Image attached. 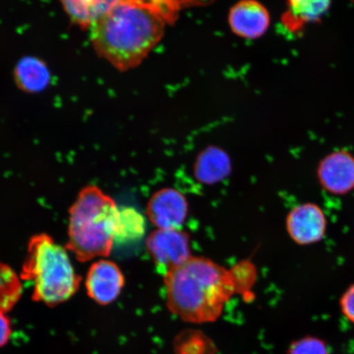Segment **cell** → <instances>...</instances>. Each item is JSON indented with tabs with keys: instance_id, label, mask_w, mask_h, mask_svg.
Wrapping results in <instances>:
<instances>
[{
	"instance_id": "cell-18",
	"label": "cell",
	"mask_w": 354,
	"mask_h": 354,
	"mask_svg": "<svg viewBox=\"0 0 354 354\" xmlns=\"http://www.w3.org/2000/svg\"><path fill=\"white\" fill-rule=\"evenodd\" d=\"M192 340L193 342H190L189 335H187V340H183V343L178 342V344L176 345L177 348V354H203V352L209 351V348H206L209 346V340H207L205 337V335L201 334L198 335V338L196 339L197 332H194V333H192Z\"/></svg>"
},
{
	"instance_id": "cell-17",
	"label": "cell",
	"mask_w": 354,
	"mask_h": 354,
	"mask_svg": "<svg viewBox=\"0 0 354 354\" xmlns=\"http://www.w3.org/2000/svg\"><path fill=\"white\" fill-rule=\"evenodd\" d=\"M288 354H330L328 347L323 340L306 336L290 344Z\"/></svg>"
},
{
	"instance_id": "cell-7",
	"label": "cell",
	"mask_w": 354,
	"mask_h": 354,
	"mask_svg": "<svg viewBox=\"0 0 354 354\" xmlns=\"http://www.w3.org/2000/svg\"><path fill=\"white\" fill-rule=\"evenodd\" d=\"M286 227L292 240L299 245L317 243L325 236L327 220L324 212L314 203L295 207L287 216Z\"/></svg>"
},
{
	"instance_id": "cell-20",
	"label": "cell",
	"mask_w": 354,
	"mask_h": 354,
	"mask_svg": "<svg viewBox=\"0 0 354 354\" xmlns=\"http://www.w3.org/2000/svg\"><path fill=\"white\" fill-rule=\"evenodd\" d=\"M12 335V325L6 313L0 312V348L6 345Z\"/></svg>"
},
{
	"instance_id": "cell-12",
	"label": "cell",
	"mask_w": 354,
	"mask_h": 354,
	"mask_svg": "<svg viewBox=\"0 0 354 354\" xmlns=\"http://www.w3.org/2000/svg\"><path fill=\"white\" fill-rule=\"evenodd\" d=\"M330 3L331 0H287L283 24L291 32H299L305 26L319 21Z\"/></svg>"
},
{
	"instance_id": "cell-9",
	"label": "cell",
	"mask_w": 354,
	"mask_h": 354,
	"mask_svg": "<svg viewBox=\"0 0 354 354\" xmlns=\"http://www.w3.org/2000/svg\"><path fill=\"white\" fill-rule=\"evenodd\" d=\"M317 178L327 192L343 196L354 189V157L347 151H335L322 159Z\"/></svg>"
},
{
	"instance_id": "cell-1",
	"label": "cell",
	"mask_w": 354,
	"mask_h": 354,
	"mask_svg": "<svg viewBox=\"0 0 354 354\" xmlns=\"http://www.w3.org/2000/svg\"><path fill=\"white\" fill-rule=\"evenodd\" d=\"M175 13L171 0H119L90 26L96 50L113 66H138L157 46Z\"/></svg>"
},
{
	"instance_id": "cell-4",
	"label": "cell",
	"mask_w": 354,
	"mask_h": 354,
	"mask_svg": "<svg viewBox=\"0 0 354 354\" xmlns=\"http://www.w3.org/2000/svg\"><path fill=\"white\" fill-rule=\"evenodd\" d=\"M21 278L32 282L35 301L50 307L72 298L82 281L68 251L46 234L30 239Z\"/></svg>"
},
{
	"instance_id": "cell-6",
	"label": "cell",
	"mask_w": 354,
	"mask_h": 354,
	"mask_svg": "<svg viewBox=\"0 0 354 354\" xmlns=\"http://www.w3.org/2000/svg\"><path fill=\"white\" fill-rule=\"evenodd\" d=\"M124 286L123 273L112 261L100 259L88 269L86 281L87 294L97 304L113 303L120 295Z\"/></svg>"
},
{
	"instance_id": "cell-10",
	"label": "cell",
	"mask_w": 354,
	"mask_h": 354,
	"mask_svg": "<svg viewBox=\"0 0 354 354\" xmlns=\"http://www.w3.org/2000/svg\"><path fill=\"white\" fill-rule=\"evenodd\" d=\"M228 22L238 37L256 39L268 32L271 17L267 8L257 0H241L230 10Z\"/></svg>"
},
{
	"instance_id": "cell-13",
	"label": "cell",
	"mask_w": 354,
	"mask_h": 354,
	"mask_svg": "<svg viewBox=\"0 0 354 354\" xmlns=\"http://www.w3.org/2000/svg\"><path fill=\"white\" fill-rule=\"evenodd\" d=\"M119 0H61L66 12L80 26H90L116 6Z\"/></svg>"
},
{
	"instance_id": "cell-3",
	"label": "cell",
	"mask_w": 354,
	"mask_h": 354,
	"mask_svg": "<svg viewBox=\"0 0 354 354\" xmlns=\"http://www.w3.org/2000/svg\"><path fill=\"white\" fill-rule=\"evenodd\" d=\"M120 209L95 185L82 189L70 209L66 248L80 262L108 257L113 250Z\"/></svg>"
},
{
	"instance_id": "cell-5",
	"label": "cell",
	"mask_w": 354,
	"mask_h": 354,
	"mask_svg": "<svg viewBox=\"0 0 354 354\" xmlns=\"http://www.w3.org/2000/svg\"><path fill=\"white\" fill-rule=\"evenodd\" d=\"M146 246L163 276L192 257L189 234L179 229H157L149 234Z\"/></svg>"
},
{
	"instance_id": "cell-19",
	"label": "cell",
	"mask_w": 354,
	"mask_h": 354,
	"mask_svg": "<svg viewBox=\"0 0 354 354\" xmlns=\"http://www.w3.org/2000/svg\"><path fill=\"white\" fill-rule=\"evenodd\" d=\"M339 305L343 315L354 325V284L344 292Z\"/></svg>"
},
{
	"instance_id": "cell-2",
	"label": "cell",
	"mask_w": 354,
	"mask_h": 354,
	"mask_svg": "<svg viewBox=\"0 0 354 354\" xmlns=\"http://www.w3.org/2000/svg\"><path fill=\"white\" fill-rule=\"evenodd\" d=\"M236 272L209 259L192 256L165 275L168 309L193 324L218 320L225 304L243 289L241 274Z\"/></svg>"
},
{
	"instance_id": "cell-14",
	"label": "cell",
	"mask_w": 354,
	"mask_h": 354,
	"mask_svg": "<svg viewBox=\"0 0 354 354\" xmlns=\"http://www.w3.org/2000/svg\"><path fill=\"white\" fill-rule=\"evenodd\" d=\"M15 77L22 90L37 92L48 85L50 73L41 61L28 57L22 59L17 66Z\"/></svg>"
},
{
	"instance_id": "cell-15",
	"label": "cell",
	"mask_w": 354,
	"mask_h": 354,
	"mask_svg": "<svg viewBox=\"0 0 354 354\" xmlns=\"http://www.w3.org/2000/svg\"><path fill=\"white\" fill-rule=\"evenodd\" d=\"M145 232V221L138 211L129 207L120 209L115 242L138 240L144 236Z\"/></svg>"
},
{
	"instance_id": "cell-8",
	"label": "cell",
	"mask_w": 354,
	"mask_h": 354,
	"mask_svg": "<svg viewBox=\"0 0 354 354\" xmlns=\"http://www.w3.org/2000/svg\"><path fill=\"white\" fill-rule=\"evenodd\" d=\"M188 203L175 189L158 190L150 198L147 214L157 229H179L187 218Z\"/></svg>"
},
{
	"instance_id": "cell-16",
	"label": "cell",
	"mask_w": 354,
	"mask_h": 354,
	"mask_svg": "<svg viewBox=\"0 0 354 354\" xmlns=\"http://www.w3.org/2000/svg\"><path fill=\"white\" fill-rule=\"evenodd\" d=\"M22 285L10 266L0 263V312L8 313L21 298Z\"/></svg>"
},
{
	"instance_id": "cell-11",
	"label": "cell",
	"mask_w": 354,
	"mask_h": 354,
	"mask_svg": "<svg viewBox=\"0 0 354 354\" xmlns=\"http://www.w3.org/2000/svg\"><path fill=\"white\" fill-rule=\"evenodd\" d=\"M232 172L229 155L216 146H209L199 153L194 165V174L198 183L214 185L227 178Z\"/></svg>"
}]
</instances>
